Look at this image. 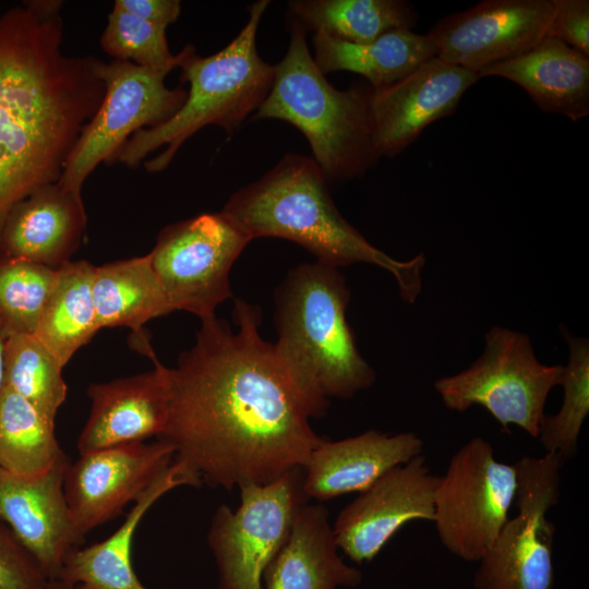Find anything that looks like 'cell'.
Returning a JSON list of instances; mask_svg holds the SVG:
<instances>
[{
	"mask_svg": "<svg viewBox=\"0 0 589 589\" xmlns=\"http://www.w3.org/2000/svg\"><path fill=\"white\" fill-rule=\"evenodd\" d=\"M232 320L237 328L201 321L194 345L168 368L169 413L157 437L202 483L225 490L303 468L324 440L310 419L325 413L262 338L259 308L235 300Z\"/></svg>",
	"mask_w": 589,
	"mask_h": 589,
	"instance_id": "1",
	"label": "cell"
},
{
	"mask_svg": "<svg viewBox=\"0 0 589 589\" xmlns=\"http://www.w3.org/2000/svg\"><path fill=\"white\" fill-rule=\"evenodd\" d=\"M61 1L0 15V233L12 208L60 180L105 84L97 59L61 50Z\"/></svg>",
	"mask_w": 589,
	"mask_h": 589,
	"instance_id": "2",
	"label": "cell"
},
{
	"mask_svg": "<svg viewBox=\"0 0 589 589\" xmlns=\"http://www.w3.org/2000/svg\"><path fill=\"white\" fill-rule=\"evenodd\" d=\"M328 182L312 157L287 153L260 179L236 191L221 212L252 240L275 237L296 242L323 265H376L394 276L406 302H414L421 292L424 256L399 261L371 244L340 214Z\"/></svg>",
	"mask_w": 589,
	"mask_h": 589,
	"instance_id": "3",
	"label": "cell"
},
{
	"mask_svg": "<svg viewBox=\"0 0 589 589\" xmlns=\"http://www.w3.org/2000/svg\"><path fill=\"white\" fill-rule=\"evenodd\" d=\"M349 301L344 275L318 262L291 268L276 292L274 352L324 413L329 398H352L376 378L347 321Z\"/></svg>",
	"mask_w": 589,
	"mask_h": 589,
	"instance_id": "4",
	"label": "cell"
},
{
	"mask_svg": "<svg viewBox=\"0 0 589 589\" xmlns=\"http://www.w3.org/2000/svg\"><path fill=\"white\" fill-rule=\"evenodd\" d=\"M269 1L260 0L248 7L249 19L239 34L221 50L197 56L193 46L180 64L181 81L189 84L181 108L167 121L135 132L118 151L113 161L137 167L151 153L164 151L148 159V172L165 170L178 149L194 133L214 124L231 136L252 111L266 98L275 67L265 62L256 48V34Z\"/></svg>",
	"mask_w": 589,
	"mask_h": 589,
	"instance_id": "5",
	"label": "cell"
},
{
	"mask_svg": "<svg viewBox=\"0 0 589 589\" xmlns=\"http://www.w3.org/2000/svg\"><path fill=\"white\" fill-rule=\"evenodd\" d=\"M306 32L291 20L290 41L254 119L289 122L305 136L328 181L361 177L378 159L372 141L371 86L335 88L317 68Z\"/></svg>",
	"mask_w": 589,
	"mask_h": 589,
	"instance_id": "6",
	"label": "cell"
},
{
	"mask_svg": "<svg viewBox=\"0 0 589 589\" xmlns=\"http://www.w3.org/2000/svg\"><path fill=\"white\" fill-rule=\"evenodd\" d=\"M483 353L467 369L434 383L444 406L465 412L481 406L508 431L510 424L538 436L544 407L561 384L564 365L541 363L526 334L494 326L484 337Z\"/></svg>",
	"mask_w": 589,
	"mask_h": 589,
	"instance_id": "7",
	"label": "cell"
},
{
	"mask_svg": "<svg viewBox=\"0 0 589 589\" xmlns=\"http://www.w3.org/2000/svg\"><path fill=\"white\" fill-rule=\"evenodd\" d=\"M517 493L514 464L495 458L490 442L476 436L449 459L434 491L435 526L452 554L479 562L509 518Z\"/></svg>",
	"mask_w": 589,
	"mask_h": 589,
	"instance_id": "8",
	"label": "cell"
},
{
	"mask_svg": "<svg viewBox=\"0 0 589 589\" xmlns=\"http://www.w3.org/2000/svg\"><path fill=\"white\" fill-rule=\"evenodd\" d=\"M96 71L105 84L104 98L84 127L58 181L79 199H83L86 178L100 163L111 164L135 132L164 123L187 98L184 88L166 86L170 70L97 59Z\"/></svg>",
	"mask_w": 589,
	"mask_h": 589,
	"instance_id": "9",
	"label": "cell"
},
{
	"mask_svg": "<svg viewBox=\"0 0 589 589\" xmlns=\"http://www.w3.org/2000/svg\"><path fill=\"white\" fill-rule=\"evenodd\" d=\"M517 472V515L508 518L479 560L477 589H552L555 527L546 517L561 495L562 460L551 453L524 456Z\"/></svg>",
	"mask_w": 589,
	"mask_h": 589,
	"instance_id": "10",
	"label": "cell"
},
{
	"mask_svg": "<svg viewBox=\"0 0 589 589\" xmlns=\"http://www.w3.org/2000/svg\"><path fill=\"white\" fill-rule=\"evenodd\" d=\"M239 489L238 508L220 505L207 533L218 570L217 589H263L267 565L286 542L299 508L309 501L303 470Z\"/></svg>",
	"mask_w": 589,
	"mask_h": 589,
	"instance_id": "11",
	"label": "cell"
},
{
	"mask_svg": "<svg viewBox=\"0 0 589 589\" xmlns=\"http://www.w3.org/2000/svg\"><path fill=\"white\" fill-rule=\"evenodd\" d=\"M251 241L223 212L161 229L148 255L173 312L185 311L201 321L216 316L217 306L232 298L230 269Z\"/></svg>",
	"mask_w": 589,
	"mask_h": 589,
	"instance_id": "12",
	"label": "cell"
},
{
	"mask_svg": "<svg viewBox=\"0 0 589 589\" xmlns=\"http://www.w3.org/2000/svg\"><path fill=\"white\" fill-rule=\"evenodd\" d=\"M554 0H485L444 16L426 36L443 61L476 72L516 58L549 36Z\"/></svg>",
	"mask_w": 589,
	"mask_h": 589,
	"instance_id": "13",
	"label": "cell"
},
{
	"mask_svg": "<svg viewBox=\"0 0 589 589\" xmlns=\"http://www.w3.org/2000/svg\"><path fill=\"white\" fill-rule=\"evenodd\" d=\"M173 448L164 441L93 450L69 464L65 501L77 534L119 517L171 465Z\"/></svg>",
	"mask_w": 589,
	"mask_h": 589,
	"instance_id": "14",
	"label": "cell"
},
{
	"mask_svg": "<svg viewBox=\"0 0 589 589\" xmlns=\"http://www.w3.org/2000/svg\"><path fill=\"white\" fill-rule=\"evenodd\" d=\"M437 480L422 454L387 471L339 512L338 548L358 564L370 562L405 525L432 522Z\"/></svg>",
	"mask_w": 589,
	"mask_h": 589,
	"instance_id": "15",
	"label": "cell"
},
{
	"mask_svg": "<svg viewBox=\"0 0 589 589\" xmlns=\"http://www.w3.org/2000/svg\"><path fill=\"white\" fill-rule=\"evenodd\" d=\"M479 75L434 57L394 84L373 89L370 101L375 154L394 157L432 122L455 112Z\"/></svg>",
	"mask_w": 589,
	"mask_h": 589,
	"instance_id": "16",
	"label": "cell"
},
{
	"mask_svg": "<svg viewBox=\"0 0 589 589\" xmlns=\"http://www.w3.org/2000/svg\"><path fill=\"white\" fill-rule=\"evenodd\" d=\"M70 459L26 477L0 468V518L37 562L48 580L58 579L64 560L84 542L64 496Z\"/></svg>",
	"mask_w": 589,
	"mask_h": 589,
	"instance_id": "17",
	"label": "cell"
},
{
	"mask_svg": "<svg viewBox=\"0 0 589 589\" xmlns=\"http://www.w3.org/2000/svg\"><path fill=\"white\" fill-rule=\"evenodd\" d=\"M154 368L135 375L91 383V410L77 438L80 455L159 437L169 413L168 368L154 350Z\"/></svg>",
	"mask_w": 589,
	"mask_h": 589,
	"instance_id": "18",
	"label": "cell"
},
{
	"mask_svg": "<svg viewBox=\"0 0 589 589\" xmlns=\"http://www.w3.org/2000/svg\"><path fill=\"white\" fill-rule=\"evenodd\" d=\"M422 450L423 441L413 432L388 434L368 430L339 441L324 438L302 468L303 491L309 500L320 502L361 493Z\"/></svg>",
	"mask_w": 589,
	"mask_h": 589,
	"instance_id": "19",
	"label": "cell"
},
{
	"mask_svg": "<svg viewBox=\"0 0 589 589\" xmlns=\"http://www.w3.org/2000/svg\"><path fill=\"white\" fill-rule=\"evenodd\" d=\"M83 199L58 182L17 203L0 233V256L59 269L77 251L86 230Z\"/></svg>",
	"mask_w": 589,
	"mask_h": 589,
	"instance_id": "20",
	"label": "cell"
},
{
	"mask_svg": "<svg viewBox=\"0 0 589 589\" xmlns=\"http://www.w3.org/2000/svg\"><path fill=\"white\" fill-rule=\"evenodd\" d=\"M479 77L501 76L521 86L545 112L576 122L589 115V56L552 36L529 51L490 65Z\"/></svg>",
	"mask_w": 589,
	"mask_h": 589,
	"instance_id": "21",
	"label": "cell"
},
{
	"mask_svg": "<svg viewBox=\"0 0 589 589\" xmlns=\"http://www.w3.org/2000/svg\"><path fill=\"white\" fill-rule=\"evenodd\" d=\"M201 481L176 461L134 502L123 522L105 540L72 550L59 578L74 589H147L132 565V542L151 507L166 493L181 485L201 486Z\"/></svg>",
	"mask_w": 589,
	"mask_h": 589,
	"instance_id": "22",
	"label": "cell"
},
{
	"mask_svg": "<svg viewBox=\"0 0 589 589\" xmlns=\"http://www.w3.org/2000/svg\"><path fill=\"white\" fill-rule=\"evenodd\" d=\"M338 549L327 508L305 503L299 508L286 542L263 574V589L358 586L362 573L347 565Z\"/></svg>",
	"mask_w": 589,
	"mask_h": 589,
	"instance_id": "23",
	"label": "cell"
},
{
	"mask_svg": "<svg viewBox=\"0 0 589 589\" xmlns=\"http://www.w3.org/2000/svg\"><path fill=\"white\" fill-rule=\"evenodd\" d=\"M93 297L99 329L130 328L132 346L143 354L152 346L145 324L173 312L148 254L95 266Z\"/></svg>",
	"mask_w": 589,
	"mask_h": 589,
	"instance_id": "24",
	"label": "cell"
},
{
	"mask_svg": "<svg viewBox=\"0 0 589 589\" xmlns=\"http://www.w3.org/2000/svg\"><path fill=\"white\" fill-rule=\"evenodd\" d=\"M313 47V59L324 74L353 72L364 76L373 89L394 84L436 57L430 38L409 29L393 31L364 44L314 34Z\"/></svg>",
	"mask_w": 589,
	"mask_h": 589,
	"instance_id": "25",
	"label": "cell"
},
{
	"mask_svg": "<svg viewBox=\"0 0 589 589\" xmlns=\"http://www.w3.org/2000/svg\"><path fill=\"white\" fill-rule=\"evenodd\" d=\"M94 268L87 261L72 260L57 269L35 333L63 366L100 330L93 297Z\"/></svg>",
	"mask_w": 589,
	"mask_h": 589,
	"instance_id": "26",
	"label": "cell"
},
{
	"mask_svg": "<svg viewBox=\"0 0 589 589\" xmlns=\"http://www.w3.org/2000/svg\"><path fill=\"white\" fill-rule=\"evenodd\" d=\"M288 7L305 32L354 44L397 29L411 31L418 21L417 11L402 0H294Z\"/></svg>",
	"mask_w": 589,
	"mask_h": 589,
	"instance_id": "27",
	"label": "cell"
},
{
	"mask_svg": "<svg viewBox=\"0 0 589 589\" xmlns=\"http://www.w3.org/2000/svg\"><path fill=\"white\" fill-rule=\"evenodd\" d=\"M69 460L61 448L55 421L7 386L0 394V468L33 477Z\"/></svg>",
	"mask_w": 589,
	"mask_h": 589,
	"instance_id": "28",
	"label": "cell"
},
{
	"mask_svg": "<svg viewBox=\"0 0 589 589\" xmlns=\"http://www.w3.org/2000/svg\"><path fill=\"white\" fill-rule=\"evenodd\" d=\"M63 368L35 334L7 337L3 349L4 386L52 421L67 399Z\"/></svg>",
	"mask_w": 589,
	"mask_h": 589,
	"instance_id": "29",
	"label": "cell"
},
{
	"mask_svg": "<svg viewBox=\"0 0 589 589\" xmlns=\"http://www.w3.org/2000/svg\"><path fill=\"white\" fill-rule=\"evenodd\" d=\"M569 354L561 386L564 395L555 414H544L537 438L545 453L555 454L565 465L577 453L578 438L589 413V342L562 328Z\"/></svg>",
	"mask_w": 589,
	"mask_h": 589,
	"instance_id": "30",
	"label": "cell"
},
{
	"mask_svg": "<svg viewBox=\"0 0 589 589\" xmlns=\"http://www.w3.org/2000/svg\"><path fill=\"white\" fill-rule=\"evenodd\" d=\"M57 269L0 256V324L7 335L35 334Z\"/></svg>",
	"mask_w": 589,
	"mask_h": 589,
	"instance_id": "31",
	"label": "cell"
},
{
	"mask_svg": "<svg viewBox=\"0 0 589 589\" xmlns=\"http://www.w3.org/2000/svg\"><path fill=\"white\" fill-rule=\"evenodd\" d=\"M166 29L165 26L147 22L113 5L100 36V45L115 60L129 61L154 70L172 71L180 67L187 48L172 55Z\"/></svg>",
	"mask_w": 589,
	"mask_h": 589,
	"instance_id": "32",
	"label": "cell"
},
{
	"mask_svg": "<svg viewBox=\"0 0 589 589\" xmlns=\"http://www.w3.org/2000/svg\"><path fill=\"white\" fill-rule=\"evenodd\" d=\"M47 582L35 558L0 518V589H45Z\"/></svg>",
	"mask_w": 589,
	"mask_h": 589,
	"instance_id": "33",
	"label": "cell"
},
{
	"mask_svg": "<svg viewBox=\"0 0 589 589\" xmlns=\"http://www.w3.org/2000/svg\"><path fill=\"white\" fill-rule=\"evenodd\" d=\"M549 36L556 37L589 56V1L554 0Z\"/></svg>",
	"mask_w": 589,
	"mask_h": 589,
	"instance_id": "34",
	"label": "cell"
},
{
	"mask_svg": "<svg viewBox=\"0 0 589 589\" xmlns=\"http://www.w3.org/2000/svg\"><path fill=\"white\" fill-rule=\"evenodd\" d=\"M113 5L165 27L175 23L181 13L178 0H116Z\"/></svg>",
	"mask_w": 589,
	"mask_h": 589,
	"instance_id": "35",
	"label": "cell"
},
{
	"mask_svg": "<svg viewBox=\"0 0 589 589\" xmlns=\"http://www.w3.org/2000/svg\"><path fill=\"white\" fill-rule=\"evenodd\" d=\"M5 339H7V335L0 324V394L3 389V386H4V381H3V349H4V342H5Z\"/></svg>",
	"mask_w": 589,
	"mask_h": 589,
	"instance_id": "36",
	"label": "cell"
},
{
	"mask_svg": "<svg viewBox=\"0 0 589 589\" xmlns=\"http://www.w3.org/2000/svg\"><path fill=\"white\" fill-rule=\"evenodd\" d=\"M45 589H74V587L60 579H53L48 580Z\"/></svg>",
	"mask_w": 589,
	"mask_h": 589,
	"instance_id": "37",
	"label": "cell"
}]
</instances>
